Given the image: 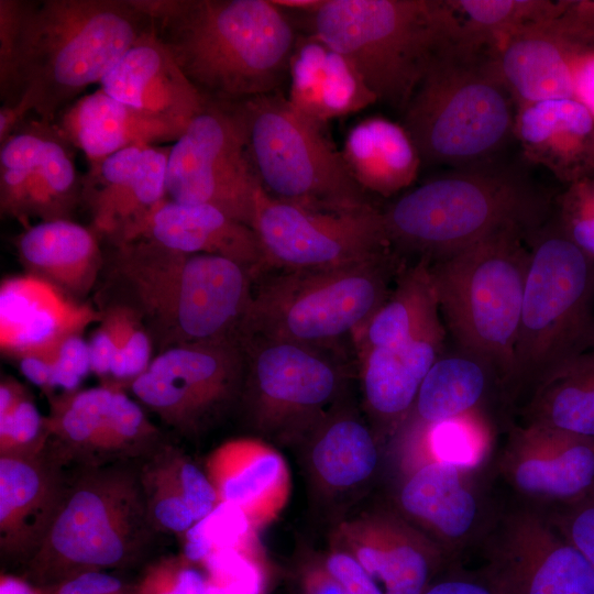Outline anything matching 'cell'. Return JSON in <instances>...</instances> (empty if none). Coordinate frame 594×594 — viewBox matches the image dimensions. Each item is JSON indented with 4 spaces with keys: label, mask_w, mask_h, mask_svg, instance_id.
I'll list each match as a JSON object with an SVG mask.
<instances>
[{
    "label": "cell",
    "mask_w": 594,
    "mask_h": 594,
    "mask_svg": "<svg viewBox=\"0 0 594 594\" xmlns=\"http://www.w3.org/2000/svg\"><path fill=\"white\" fill-rule=\"evenodd\" d=\"M198 92L232 103L277 91L297 31L272 0H135Z\"/></svg>",
    "instance_id": "cell-1"
},
{
    "label": "cell",
    "mask_w": 594,
    "mask_h": 594,
    "mask_svg": "<svg viewBox=\"0 0 594 594\" xmlns=\"http://www.w3.org/2000/svg\"><path fill=\"white\" fill-rule=\"evenodd\" d=\"M111 248L103 267L109 287L121 296L111 301L141 317L157 353L179 344L239 340L256 279L248 267L145 238Z\"/></svg>",
    "instance_id": "cell-2"
},
{
    "label": "cell",
    "mask_w": 594,
    "mask_h": 594,
    "mask_svg": "<svg viewBox=\"0 0 594 594\" xmlns=\"http://www.w3.org/2000/svg\"><path fill=\"white\" fill-rule=\"evenodd\" d=\"M150 28L135 0H23L20 98L54 122Z\"/></svg>",
    "instance_id": "cell-3"
},
{
    "label": "cell",
    "mask_w": 594,
    "mask_h": 594,
    "mask_svg": "<svg viewBox=\"0 0 594 594\" xmlns=\"http://www.w3.org/2000/svg\"><path fill=\"white\" fill-rule=\"evenodd\" d=\"M517 112L494 47L461 26L418 85L402 125L422 163L465 169L492 164L515 136Z\"/></svg>",
    "instance_id": "cell-4"
},
{
    "label": "cell",
    "mask_w": 594,
    "mask_h": 594,
    "mask_svg": "<svg viewBox=\"0 0 594 594\" xmlns=\"http://www.w3.org/2000/svg\"><path fill=\"white\" fill-rule=\"evenodd\" d=\"M160 535L138 462L73 469L48 535L18 575L48 590L86 572L132 569L145 562Z\"/></svg>",
    "instance_id": "cell-5"
},
{
    "label": "cell",
    "mask_w": 594,
    "mask_h": 594,
    "mask_svg": "<svg viewBox=\"0 0 594 594\" xmlns=\"http://www.w3.org/2000/svg\"><path fill=\"white\" fill-rule=\"evenodd\" d=\"M549 209L543 191L488 164L430 179L382 213L393 250L430 263L498 234L528 238Z\"/></svg>",
    "instance_id": "cell-6"
},
{
    "label": "cell",
    "mask_w": 594,
    "mask_h": 594,
    "mask_svg": "<svg viewBox=\"0 0 594 594\" xmlns=\"http://www.w3.org/2000/svg\"><path fill=\"white\" fill-rule=\"evenodd\" d=\"M300 16L308 35L354 64L377 101L402 112L438 54L461 32L444 0H324Z\"/></svg>",
    "instance_id": "cell-7"
},
{
    "label": "cell",
    "mask_w": 594,
    "mask_h": 594,
    "mask_svg": "<svg viewBox=\"0 0 594 594\" xmlns=\"http://www.w3.org/2000/svg\"><path fill=\"white\" fill-rule=\"evenodd\" d=\"M403 267L391 249L337 266L279 271L254 285L240 337L340 351L385 301Z\"/></svg>",
    "instance_id": "cell-8"
},
{
    "label": "cell",
    "mask_w": 594,
    "mask_h": 594,
    "mask_svg": "<svg viewBox=\"0 0 594 594\" xmlns=\"http://www.w3.org/2000/svg\"><path fill=\"white\" fill-rule=\"evenodd\" d=\"M526 239L503 233L429 263L451 334L465 355L488 369L505 398L514 377L528 264Z\"/></svg>",
    "instance_id": "cell-9"
},
{
    "label": "cell",
    "mask_w": 594,
    "mask_h": 594,
    "mask_svg": "<svg viewBox=\"0 0 594 594\" xmlns=\"http://www.w3.org/2000/svg\"><path fill=\"white\" fill-rule=\"evenodd\" d=\"M526 243L528 264L509 404L549 371L594 344V260L556 219H547Z\"/></svg>",
    "instance_id": "cell-10"
},
{
    "label": "cell",
    "mask_w": 594,
    "mask_h": 594,
    "mask_svg": "<svg viewBox=\"0 0 594 594\" xmlns=\"http://www.w3.org/2000/svg\"><path fill=\"white\" fill-rule=\"evenodd\" d=\"M227 105L255 177L271 197L326 211L373 205L322 127L296 111L287 97L275 91Z\"/></svg>",
    "instance_id": "cell-11"
},
{
    "label": "cell",
    "mask_w": 594,
    "mask_h": 594,
    "mask_svg": "<svg viewBox=\"0 0 594 594\" xmlns=\"http://www.w3.org/2000/svg\"><path fill=\"white\" fill-rule=\"evenodd\" d=\"M245 358L240 340L170 346L128 387L169 431L197 439L241 400Z\"/></svg>",
    "instance_id": "cell-12"
},
{
    "label": "cell",
    "mask_w": 594,
    "mask_h": 594,
    "mask_svg": "<svg viewBox=\"0 0 594 594\" xmlns=\"http://www.w3.org/2000/svg\"><path fill=\"white\" fill-rule=\"evenodd\" d=\"M258 187L230 107L206 100L170 145L166 197L182 204L215 207L252 228Z\"/></svg>",
    "instance_id": "cell-13"
},
{
    "label": "cell",
    "mask_w": 594,
    "mask_h": 594,
    "mask_svg": "<svg viewBox=\"0 0 594 594\" xmlns=\"http://www.w3.org/2000/svg\"><path fill=\"white\" fill-rule=\"evenodd\" d=\"M47 399L45 448L68 469L139 462L168 436L117 383Z\"/></svg>",
    "instance_id": "cell-14"
},
{
    "label": "cell",
    "mask_w": 594,
    "mask_h": 594,
    "mask_svg": "<svg viewBox=\"0 0 594 594\" xmlns=\"http://www.w3.org/2000/svg\"><path fill=\"white\" fill-rule=\"evenodd\" d=\"M252 229L266 270L337 266L393 249L383 213L373 205L348 211L316 210L273 198L261 186Z\"/></svg>",
    "instance_id": "cell-15"
},
{
    "label": "cell",
    "mask_w": 594,
    "mask_h": 594,
    "mask_svg": "<svg viewBox=\"0 0 594 594\" xmlns=\"http://www.w3.org/2000/svg\"><path fill=\"white\" fill-rule=\"evenodd\" d=\"M474 556L502 594H594V569L539 510L506 503Z\"/></svg>",
    "instance_id": "cell-16"
},
{
    "label": "cell",
    "mask_w": 594,
    "mask_h": 594,
    "mask_svg": "<svg viewBox=\"0 0 594 594\" xmlns=\"http://www.w3.org/2000/svg\"><path fill=\"white\" fill-rule=\"evenodd\" d=\"M428 455L402 484L399 515L436 543L451 565L463 564L488 534L505 502L493 486L484 460L459 464Z\"/></svg>",
    "instance_id": "cell-17"
},
{
    "label": "cell",
    "mask_w": 594,
    "mask_h": 594,
    "mask_svg": "<svg viewBox=\"0 0 594 594\" xmlns=\"http://www.w3.org/2000/svg\"><path fill=\"white\" fill-rule=\"evenodd\" d=\"M484 461L507 504L544 513L594 493V441L572 433L512 424Z\"/></svg>",
    "instance_id": "cell-18"
},
{
    "label": "cell",
    "mask_w": 594,
    "mask_h": 594,
    "mask_svg": "<svg viewBox=\"0 0 594 594\" xmlns=\"http://www.w3.org/2000/svg\"><path fill=\"white\" fill-rule=\"evenodd\" d=\"M245 358L242 399L264 427L316 415L344 376L339 350L258 337H240Z\"/></svg>",
    "instance_id": "cell-19"
},
{
    "label": "cell",
    "mask_w": 594,
    "mask_h": 594,
    "mask_svg": "<svg viewBox=\"0 0 594 594\" xmlns=\"http://www.w3.org/2000/svg\"><path fill=\"white\" fill-rule=\"evenodd\" d=\"M0 210L20 221L69 219L82 202L73 146L54 122L26 121L0 144Z\"/></svg>",
    "instance_id": "cell-20"
},
{
    "label": "cell",
    "mask_w": 594,
    "mask_h": 594,
    "mask_svg": "<svg viewBox=\"0 0 594 594\" xmlns=\"http://www.w3.org/2000/svg\"><path fill=\"white\" fill-rule=\"evenodd\" d=\"M73 469L44 446L0 454V561L21 570L38 551L66 497Z\"/></svg>",
    "instance_id": "cell-21"
},
{
    "label": "cell",
    "mask_w": 594,
    "mask_h": 594,
    "mask_svg": "<svg viewBox=\"0 0 594 594\" xmlns=\"http://www.w3.org/2000/svg\"><path fill=\"white\" fill-rule=\"evenodd\" d=\"M169 150L170 146L134 145L89 164L82 177V202L99 238L111 245L128 241L166 198Z\"/></svg>",
    "instance_id": "cell-22"
},
{
    "label": "cell",
    "mask_w": 594,
    "mask_h": 594,
    "mask_svg": "<svg viewBox=\"0 0 594 594\" xmlns=\"http://www.w3.org/2000/svg\"><path fill=\"white\" fill-rule=\"evenodd\" d=\"M101 318L91 305L28 273L0 285V348L14 360L51 353L67 337L82 334Z\"/></svg>",
    "instance_id": "cell-23"
},
{
    "label": "cell",
    "mask_w": 594,
    "mask_h": 594,
    "mask_svg": "<svg viewBox=\"0 0 594 594\" xmlns=\"http://www.w3.org/2000/svg\"><path fill=\"white\" fill-rule=\"evenodd\" d=\"M100 89L113 99L183 131L206 102L152 26L106 74Z\"/></svg>",
    "instance_id": "cell-24"
},
{
    "label": "cell",
    "mask_w": 594,
    "mask_h": 594,
    "mask_svg": "<svg viewBox=\"0 0 594 594\" xmlns=\"http://www.w3.org/2000/svg\"><path fill=\"white\" fill-rule=\"evenodd\" d=\"M559 18L521 28L495 45L501 74L518 107L574 98V63L587 50L570 38Z\"/></svg>",
    "instance_id": "cell-25"
},
{
    "label": "cell",
    "mask_w": 594,
    "mask_h": 594,
    "mask_svg": "<svg viewBox=\"0 0 594 594\" xmlns=\"http://www.w3.org/2000/svg\"><path fill=\"white\" fill-rule=\"evenodd\" d=\"M138 238L187 254L230 258L252 271L256 278L266 270L255 231L208 205L182 204L166 197L128 241Z\"/></svg>",
    "instance_id": "cell-26"
},
{
    "label": "cell",
    "mask_w": 594,
    "mask_h": 594,
    "mask_svg": "<svg viewBox=\"0 0 594 594\" xmlns=\"http://www.w3.org/2000/svg\"><path fill=\"white\" fill-rule=\"evenodd\" d=\"M351 553L384 594H424L449 568L440 548L399 514L360 524Z\"/></svg>",
    "instance_id": "cell-27"
},
{
    "label": "cell",
    "mask_w": 594,
    "mask_h": 594,
    "mask_svg": "<svg viewBox=\"0 0 594 594\" xmlns=\"http://www.w3.org/2000/svg\"><path fill=\"white\" fill-rule=\"evenodd\" d=\"M514 135L529 161L561 182L594 176V113L578 99L518 107Z\"/></svg>",
    "instance_id": "cell-28"
},
{
    "label": "cell",
    "mask_w": 594,
    "mask_h": 594,
    "mask_svg": "<svg viewBox=\"0 0 594 594\" xmlns=\"http://www.w3.org/2000/svg\"><path fill=\"white\" fill-rule=\"evenodd\" d=\"M288 75V102L321 127L377 102L348 57L308 34L297 37Z\"/></svg>",
    "instance_id": "cell-29"
},
{
    "label": "cell",
    "mask_w": 594,
    "mask_h": 594,
    "mask_svg": "<svg viewBox=\"0 0 594 594\" xmlns=\"http://www.w3.org/2000/svg\"><path fill=\"white\" fill-rule=\"evenodd\" d=\"M444 336L438 319L398 345L358 352L365 402L383 422L397 426L405 421L424 378L440 356Z\"/></svg>",
    "instance_id": "cell-30"
},
{
    "label": "cell",
    "mask_w": 594,
    "mask_h": 594,
    "mask_svg": "<svg viewBox=\"0 0 594 594\" xmlns=\"http://www.w3.org/2000/svg\"><path fill=\"white\" fill-rule=\"evenodd\" d=\"M89 164L134 145L175 142L184 131L120 102L102 89L82 95L54 121Z\"/></svg>",
    "instance_id": "cell-31"
},
{
    "label": "cell",
    "mask_w": 594,
    "mask_h": 594,
    "mask_svg": "<svg viewBox=\"0 0 594 594\" xmlns=\"http://www.w3.org/2000/svg\"><path fill=\"white\" fill-rule=\"evenodd\" d=\"M19 260L40 277L78 301L91 292L105 266L99 237L69 219L40 221L16 238Z\"/></svg>",
    "instance_id": "cell-32"
},
{
    "label": "cell",
    "mask_w": 594,
    "mask_h": 594,
    "mask_svg": "<svg viewBox=\"0 0 594 594\" xmlns=\"http://www.w3.org/2000/svg\"><path fill=\"white\" fill-rule=\"evenodd\" d=\"M138 466L151 518L162 534L185 535L220 502L212 482L169 436Z\"/></svg>",
    "instance_id": "cell-33"
},
{
    "label": "cell",
    "mask_w": 594,
    "mask_h": 594,
    "mask_svg": "<svg viewBox=\"0 0 594 594\" xmlns=\"http://www.w3.org/2000/svg\"><path fill=\"white\" fill-rule=\"evenodd\" d=\"M341 154L361 188L383 197L409 187L422 164L405 128L382 117H369L353 125Z\"/></svg>",
    "instance_id": "cell-34"
},
{
    "label": "cell",
    "mask_w": 594,
    "mask_h": 594,
    "mask_svg": "<svg viewBox=\"0 0 594 594\" xmlns=\"http://www.w3.org/2000/svg\"><path fill=\"white\" fill-rule=\"evenodd\" d=\"M518 424L547 427L594 441V344L526 389Z\"/></svg>",
    "instance_id": "cell-35"
},
{
    "label": "cell",
    "mask_w": 594,
    "mask_h": 594,
    "mask_svg": "<svg viewBox=\"0 0 594 594\" xmlns=\"http://www.w3.org/2000/svg\"><path fill=\"white\" fill-rule=\"evenodd\" d=\"M237 457L219 468L216 488L219 499L241 507L251 521L273 518L288 495L289 475L285 461L274 449L255 440L231 443Z\"/></svg>",
    "instance_id": "cell-36"
},
{
    "label": "cell",
    "mask_w": 594,
    "mask_h": 594,
    "mask_svg": "<svg viewBox=\"0 0 594 594\" xmlns=\"http://www.w3.org/2000/svg\"><path fill=\"white\" fill-rule=\"evenodd\" d=\"M437 292L429 262L418 260L403 267L395 288L353 336L356 353L374 348L398 345L440 319Z\"/></svg>",
    "instance_id": "cell-37"
},
{
    "label": "cell",
    "mask_w": 594,
    "mask_h": 594,
    "mask_svg": "<svg viewBox=\"0 0 594 594\" xmlns=\"http://www.w3.org/2000/svg\"><path fill=\"white\" fill-rule=\"evenodd\" d=\"M490 375L485 365L465 354L439 358L424 378L409 413L414 414V426L484 415L482 405Z\"/></svg>",
    "instance_id": "cell-38"
},
{
    "label": "cell",
    "mask_w": 594,
    "mask_h": 594,
    "mask_svg": "<svg viewBox=\"0 0 594 594\" xmlns=\"http://www.w3.org/2000/svg\"><path fill=\"white\" fill-rule=\"evenodd\" d=\"M378 454L370 430L351 417H339L320 435L312 450L316 471L324 482L348 487L366 480Z\"/></svg>",
    "instance_id": "cell-39"
},
{
    "label": "cell",
    "mask_w": 594,
    "mask_h": 594,
    "mask_svg": "<svg viewBox=\"0 0 594 594\" xmlns=\"http://www.w3.org/2000/svg\"><path fill=\"white\" fill-rule=\"evenodd\" d=\"M463 32L473 41L495 47L502 38L527 25L559 18L569 1L549 0H453L449 1Z\"/></svg>",
    "instance_id": "cell-40"
},
{
    "label": "cell",
    "mask_w": 594,
    "mask_h": 594,
    "mask_svg": "<svg viewBox=\"0 0 594 594\" xmlns=\"http://www.w3.org/2000/svg\"><path fill=\"white\" fill-rule=\"evenodd\" d=\"M252 521L246 513L229 502L220 501L204 518L185 532L184 557L190 563L204 562L213 551L243 549Z\"/></svg>",
    "instance_id": "cell-41"
},
{
    "label": "cell",
    "mask_w": 594,
    "mask_h": 594,
    "mask_svg": "<svg viewBox=\"0 0 594 594\" xmlns=\"http://www.w3.org/2000/svg\"><path fill=\"white\" fill-rule=\"evenodd\" d=\"M100 310L110 316L116 330V354L108 382L125 388L150 365L153 341L141 317L129 306L108 301Z\"/></svg>",
    "instance_id": "cell-42"
},
{
    "label": "cell",
    "mask_w": 594,
    "mask_h": 594,
    "mask_svg": "<svg viewBox=\"0 0 594 594\" xmlns=\"http://www.w3.org/2000/svg\"><path fill=\"white\" fill-rule=\"evenodd\" d=\"M558 208L556 220L564 234L594 260V176L570 184Z\"/></svg>",
    "instance_id": "cell-43"
},
{
    "label": "cell",
    "mask_w": 594,
    "mask_h": 594,
    "mask_svg": "<svg viewBox=\"0 0 594 594\" xmlns=\"http://www.w3.org/2000/svg\"><path fill=\"white\" fill-rule=\"evenodd\" d=\"M47 436L46 416L31 396L0 416V454L37 452L44 448Z\"/></svg>",
    "instance_id": "cell-44"
},
{
    "label": "cell",
    "mask_w": 594,
    "mask_h": 594,
    "mask_svg": "<svg viewBox=\"0 0 594 594\" xmlns=\"http://www.w3.org/2000/svg\"><path fill=\"white\" fill-rule=\"evenodd\" d=\"M202 563L208 580L223 594H261V572L243 549L213 551Z\"/></svg>",
    "instance_id": "cell-45"
},
{
    "label": "cell",
    "mask_w": 594,
    "mask_h": 594,
    "mask_svg": "<svg viewBox=\"0 0 594 594\" xmlns=\"http://www.w3.org/2000/svg\"><path fill=\"white\" fill-rule=\"evenodd\" d=\"M23 0H0V97L2 105L19 100V34Z\"/></svg>",
    "instance_id": "cell-46"
},
{
    "label": "cell",
    "mask_w": 594,
    "mask_h": 594,
    "mask_svg": "<svg viewBox=\"0 0 594 594\" xmlns=\"http://www.w3.org/2000/svg\"><path fill=\"white\" fill-rule=\"evenodd\" d=\"M543 514L594 569V493Z\"/></svg>",
    "instance_id": "cell-47"
},
{
    "label": "cell",
    "mask_w": 594,
    "mask_h": 594,
    "mask_svg": "<svg viewBox=\"0 0 594 594\" xmlns=\"http://www.w3.org/2000/svg\"><path fill=\"white\" fill-rule=\"evenodd\" d=\"M90 372L88 342L85 341L82 334L67 337L54 352L51 396L55 395L57 388L64 392L79 389L80 383Z\"/></svg>",
    "instance_id": "cell-48"
},
{
    "label": "cell",
    "mask_w": 594,
    "mask_h": 594,
    "mask_svg": "<svg viewBox=\"0 0 594 594\" xmlns=\"http://www.w3.org/2000/svg\"><path fill=\"white\" fill-rule=\"evenodd\" d=\"M208 576L191 564L151 572L136 586L138 594H206Z\"/></svg>",
    "instance_id": "cell-49"
},
{
    "label": "cell",
    "mask_w": 594,
    "mask_h": 594,
    "mask_svg": "<svg viewBox=\"0 0 594 594\" xmlns=\"http://www.w3.org/2000/svg\"><path fill=\"white\" fill-rule=\"evenodd\" d=\"M324 569L348 594H384L378 583L351 553H331Z\"/></svg>",
    "instance_id": "cell-50"
},
{
    "label": "cell",
    "mask_w": 594,
    "mask_h": 594,
    "mask_svg": "<svg viewBox=\"0 0 594 594\" xmlns=\"http://www.w3.org/2000/svg\"><path fill=\"white\" fill-rule=\"evenodd\" d=\"M424 594H502L481 572L452 565Z\"/></svg>",
    "instance_id": "cell-51"
},
{
    "label": "cell",
    "mask_w": 594,
    "mask_h": 594,
    "mask_svg": "<svg viewBox=\"0 0 594 594\" xmlns=\"http://www.w3.org/2000/svg\"><path fill=\"white\" fill-rule=\"evenodd\" d=\"M100 311L102 314L100 324L92 332L88 345L91 372L106 383L109 381L111 363L116 354V330L110 316Z\"/></svg>",
    "instance_id": "cell-52"
},
{
    "label": "cell",
    "mask_w": 594,
    "mask_h": 594,
    "mask_svg": "<svg viewBox=\"0 0 594 594\" xmlns=\"http://www.w3.org/2000/svg\"><path fill=\"white\" fill-rule=\"evenodd\" d=\"M560 22L576 44L594 51V0L569 1Z\"/></svg>",
    "instance_id": "cell-53"
},
{
    "label": "cell",
    "mask_w": 594,
    "mask_h": 594,
    "mask_svg": "<svg viewBox=\"0 0 594 594\" xmlns=\"http://www.w3.org/2000/svg\"><path fill=\"white\" fill-rule=\"evenodd\" d=\"M54 352L47 354L25 355L16 360L22 375L32 384L40 387L47 397L52 393L53 378V356Z\"/></svg>",
    "instance_id": "cell-54"
},
{
    "label": "cell",
    "mask_w": 594,
    "mask_h": 594,
    "mask_svg": "<svg viewBox=\"0 0 594 594\" xmlns=\"http://www.w3.org/2000/svg\"><path fill=\"white\" fill-rule=\"evenodd\" d=\"M574 98L594 113V51H584L575 59Z\"/></svg>",
    "instance_id": "cell-55"
},
{
    "label": "cell",
    "mask_w": 594,
    "mask_h": 594,
    "mask_svg": "<svg viewBox=\"0 0 594 594\" xmlns=\"http://www.w3.org/2000/svg\"><path fill=\"white\" fill-rule=\"evenodd\" d=\"M301 591L302 594H348L324 566L314 568L305 573Z\"/></svg>",
    "instance_id": "cell-56"
},
{
    "label": "cell",
    "mask_w": 594,
    "mask_h": 594,
    "mask_svg": "<svg viewBox=\"0 0 594 594\" xmlns=\"http://www.w3.org/2000/svg\"><path fill=\"white\" fill-rule=\"evenodd\" d=\"M31 396L28 389L15 378L6 376L0 383V416L8 414L23 399Z\"/></svg>",
    "instance_id": "cell-57"
},
{
    "label": "cell",
    "mask_w": 594,
    "mask_h": 594,
    "mask_svg": "<svg viewBox=\"0 0 594 594\" xmlns=\"http://www.w3.org/2000/svg\"><path fill=\"white\" fill-rule=\"evenodd\" d=\"M0 594H46L18 574H2Z\"/></svg>",
    "instance_id": "cell-58"
},
{
    "label": "cell",
    "mask_w": 594,
    "mask_h": 594,
    "mask_svg": "<svg viewBox=\"0 0 594 594\" xmlns=\"http://www.w3.org/2000/svg\"><path fill=\"white\" fill-rule=\"evenodd\" d=\"M324 0H272V2L284 11L310 12L319 8Z\"/></svg>",
    "instance_id": "cell-59"
}]
</instances>
